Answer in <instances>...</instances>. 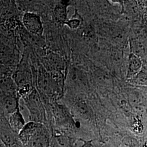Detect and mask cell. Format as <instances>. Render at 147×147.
Returning <instances> with one entry per match:
<instances>
[{"instance_id": "cell-7", "label": "cell", "mask_w": 147, "mask_h": 147, "mask_svg": "<svg viewBox=\"0 0 147 147\" xmlns=\"http://www.w3.org/2000/svg\"><path fill=\"white\" fill-rule=\"evenodd\" d=\"M16 83L14 80L6 76H0V89L8 94H13L16 90Z\"/></svg>"}, {"instance_id": "cell-9", "label": "cell", "mask_w": 147, "mask_h": 147, "mask_svg": "<svg viewBox=\"0 0 147 147\" xmlns=\"http://www.w3.org/2000/svg\"><path fill=\"white\" fill-rule=\"evenodd\" d=\"M47 63L53 69V71H59V70L63 68L62 60L56 54H50L47 58Z\"/></svg>"}, {"instance_id": "cell-4", "label": "cell", "mask_w": 147, "mask_h": 147, "mask_svg": "<svg viewBox=\"0 0 147 147\" xmlns=\"http://www.w3.org/2000/svg\"><path fill=\"white\" fill-rule=\"evenodd\" d=\"M8 123L11 130L19 134L26 124L20 108L9 115Z\"/></svg>"}, {"instance_id": "cell-8", "label": "cell", "mask_w": 147, "mask_h": 147, "mask_svg": "<svg viewBox=\"0 0 147 147\" xmlns=\"http://www.w3.org/2000/svg\"><path fill=\"white\" fill-rule=\"evenodd\" d=\"M30 75L28 72L25 70H20L18 71L16 73L14 81L16 83L17 87H18L19 88H21L22 87L26 86L27 84H31L30 83Z\"/></svg>"}, {"instance_id": "cell-5", "label": "cell", "mask_w": 147, "mask_h": 147, "mask_svg": "<svg viewBox=\"0 0 147 147\" xmlns=\"http://www.w3.org/2000/svg\"><path fill=\"white\" fill-rule=\"evenodd\" d=\"M142 63L140 57L133 53L129 57V65L127 71V78L130 79L138 75L142 69Z\"/></svg>"}, {"instance_id": "cell-10", "label": "cell", "mask_w": 147, "mask_h": 147, "mask_svg": "<svg viewBox=\"0 0 147 147\" xmlns=\"http://www.w3.org/2000/svg\"><path fill=\"white\" fill-rule=\"evenodd\" d=\"M55 19L59 22H65L67 19V8L65 5H58L56 7L53 11Z\"/></svg>"}, {"instance_id": "cell-11", "label": "cell", "mask_w": 147, "mask_h": 147, "mask_svg": "<svg viewBox=\"0 0 147 147\" xmlns=\"http://www.w3.org/2000/svg\"><path fill=\"white\" fill-rule=\"evenodd\" d=\"M71 28H76L80 25V21L78 19H71L65 22Z\"/></svg>"}, {"instance_id": "cell-3", "label": "cell", "mask_w": 147, "mask_h": 147, "mask_svg": "<svg viewBox=\"0 0 147 147\" xmlns=\"http://www.w3.org/2000/svg\"><path fill=\"white\" fill-rule=\"evenodd\" d=\"M22 20L24 26L29 33L36 36L42 35L43 31L42 22L37 14L26 12L24 14Z\"/></svg>"}, {"instance_id": "cell-2", "label": "cell", "mask_w": 147, "mask_h": 147, "mask_svg": "<svg viewBox=\"0 0 147 147\" xmlns=\"http://www.w3.org/2000/svg\"><path fill=\"white\" fill-rule=\"evenodd\" d=\"M24 97L26 107L30 113V121L40 123L43 118L42 104L37 91L32 90Z\"/></svg>"}, {"instance_id": "cell-1", "label": "cell", "mask_w": 147, "mask_h": 147, "mask_svg": "<svg viewBox=\"0 0 147 147\" xmlns=\"http://www.w3.org/2000/svg\"><path fill=\"white\" fill-rule=\"evenodd\" d=\"M24 147H49V135L42 124L29 121L18 134Z\"/></svg>"}, {"instance_id": "cell-6", "label": "cell", "mask_w": 147, "mask_h": 147, "mask_svg": "<svg viewBox=\"0 0 147 147\" xmlns=\"http://www.w3.org/2000/svg\"><path fill=\"white\" fill-rule=\"evenodd\" d=\"M3 106L6 112L10 115L20 108L19 101L13 94H8L3 99Z\"/></svg>"}]
</instances>
